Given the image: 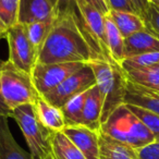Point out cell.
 <instances>
[{"instance_id": "6", "label": "cell", "mask_w": 159, "mask_h": 159, "mask_svg": "<svg viewBox=\"0 0 159 159\" xmlns=\"http://www.w3.org/2000/svg\"><path fill=\"white\" fill-rule=\"evenodd\" d=\"M9 46V59L14 66L31 74L37 63L38 52L27 35L26 26L20 23L8 29L6 35Z\"/></svg>"}, {"instance_id": "33", "label": "cell", "mask_w": 159, "mask_h": 159, "mask_svg": "<svg viewBox=\"0 0 159 159\" xmlns=\"http://www.w3.org/2000/svg\"><path fill=\"white\" fill-rule=\"evenodd\" d=\"M11 112H12V110L7 106L5 99H3L2 93H1V85H0V116L10 118L11 117Z\"/></svg>"}, {"instance_id": "13", "label": "cell", "mask_w": 159, "mask_h": 159, "mask_svg": "<svg viewBox=\"0 0 159 159\" xmlns=\"http://www.w3.org/2000/svg\"><path fill=\"white\" fill-rule=\"evenodd\" d=\"M124 104L146 109L159 116V94L133 84L129 81L126 82Z\"/></svg>"}, {"instance_id": "17", "label": "cell", "mask_w": 159, "mask_h": 159, "mask_svg": "<svg viewBox=\"0 0 159 159\" xmlns=\"http://www.w3.org/2000/svg\"><path fill=\"white\" fill-rule=\"evenodd\" d=\"M100 159H137L134 148L111 139L99 131Z\"/></svg>"}, {"instance_id": "38", "label": "cell", "mask_w": 159, "mask_h": 159, "mask_svg": "<svg viewBox=\"0 0 159 159\" xmlns=\"http://www.w3.org/2000/svg\"><path fill=\"white\" fill-rule=\"evenodd\" d=\"M0 10H1V0H0Z\"/></svg>"}, {"instance_id": "29", "label": "cell", "mask_w": 159, "mask_h": 159, "mask_svg": "<svg viewBox=\"0 0 159 159\" xmlns=\"http://www.w3.org/2000/svg\"><path fill=\"white\" fill-rule=\"evenodd\" d=\"M137 159H159V142H154L135 149Z\"/></svg>"}, {"instance_id": "27", "label": "cell", "mask_w": 159, "mask_h": 159, "mask_svg": "<svg viewBox=\"0 0 159 159\" xmlns=\"http://www.w3.org/2000/svg\"><path fill=\"white\" fill-rule=\"evenodd\" d=\"M145 26L152 34L159 38V7L150 3L145 16L143 18Z\"/></svg>"}, {"instance_id": "31", "label": "cell", "mask_w": 159, "mask_h": 159, "mask_svg": "<svg viewBox=\"0 0 159 159\" xmlns=\"http://www.w3.org/2000/svg\"><path fill=\"white\" fill-rule=\"evenodd\" d=\"M130 2L134 8L136 14H139L143 19L147 12L148 8H149V0H130Z\"/></svg>"}, {"instance_id": "8", "label": "cell", "mask_w": 159, "mask_h": 159, "mask_svg": "<svg viewBox=\"0 0 159 159\" xmlns=\"http://www.w3.org/2000/svg\"><path fill=\"white\" fill-rule=\"evenodd\" d=\"M87 63L84 62H60V63H36L32 71V81L40 96H44L61 84L73 73Z\"/></svg>"}, {"instance_id": "4", "label": "cell", "mask_w": 159, "mask_h": 159, "mask_svg": "<svg viewBox=\"0 0 159 159\" xmlns=\"http://www.w3.org/2000/svg\"><path fill=\"white\" fill-rule=\"evenodd\" d=\"M16 120L23 133L30 154L34 159H51L53 132L45 128L35 113L34 105H23L12 110L11 117Z\"/></svg>"}, {"instance_id": "32", "label": "cell", "mask_w": 159, "mask_h": 159, "mask_svg": "<svg viewBox=\"0 0 159 159\" xmlns=\"http://www.w3.org/2000/svg\"><path fill=\"white\" fill-rule=\"evenodd\" d=\"M85 1L89 2L92 7H94L96 10H98V11L102 14H104V16L108 14L109 11H110L106 0H85Z\"/></svg>"}, {"instance_id": "26", "label": "cell", "mask_w": 159, "mask_h": 159, "mask_svg": "<svg viewBox=\"0 0 159 159\" xmlns=\"http://www.w3.org/2000/svg\"><path fill=\"white\" fill-rule=\"evenodd\" d=\"M20 0H1L0 20L7 29L18 23Z\"/></svg>"}, {"instance_id": "7", "label": "cell", "mask_w": 159, "mask_h": 159, "mask_svg": "<svg viewBox=\"0 0 159 159\" xmlns=\"http://www.w3.org/2000/svg\"><path fill=\"white\" fill-rule=\"evenodd\" d=\"M94 85H96V77L93 69L87 63L43 97L51 105L61 108L70 99L89 91Z\"/></svg>"}, {"instance_id": "20", "label": "cell", "mask_w": 159, "mask_h": 159, "mask_svg": "<svg viewBox=\"0 0 159 159\" xmlns=\"http://www.w3.org/2000/svg\"><path fill=\"white\" fill-rule=\"evenodd\" d=\"M125 77L133 84L159 94V64L150 68L125 72Z\"/></svg>"}, {"instance_id": "35", "label": "cell", "mask_w": 159, "mask_h": 159, "mask_svg": "<svg viewBox=\"0 0 159 159\" xmlns=\"http://www.w3.org/2000/svg\"><path fill=\"white\" fill-rule=\"evenodd\" d=\"M149 2L150 3H154V5H159V0H149Z\"/></svg>"}, {"instance_id": "2", "label": "cell", "mask_w": 159, "mask_h": 159, "mask_svg": "<svg viewBox=\"0 0 159 159\" xmlns=\"http://www.w3.org/2000/svg\"><path fill=\"white\" fill-rule=\"evenodd\" d=\"M96 77V85L102 94V124L121 105L124 104L126 91L125 72L120 64L107 60H92L89 62Z\"/></svg>"}, {"instance_id": "39", "label": "cell", "mask_w": 159, "mask_h": 159, "mask_svg": "<svg viewBox=\"0 0 159 159\" xmlns=\"http://www.w3.org/2000/svg\"><path fill=\"white\" fill-rule=\"evenodd\" d=\"M156 6H157V5H156ZM158 6H159V5H158Z\"/></svg>"}, {"instance_id": "37", "label": "cell", "mask_w": 159, "mask_h": 159, "mask_svg": "<svg viewBox=\"0 0 159 159\" xmlns=\"http://www.w3.org/2000/svg\"><path fill=\"white\" fill-rule=\"evenodd\" d=\"M51 159H61V158H59V157H57L55 154H52V157H51Z\"/></svg>"}, {"instance_id": "14", "label": "cell", "mask_w": 159, "mask_h": 159, "mask_svg": "<svg viewBox=\"0 0 159 159\" xmlns=\"http://www.w3.org/2000/svg\"><path fill=\"white\" fill-rule=\"evenodd\" d=\"M0 159H34L14 139L8 118L0 116Z\"/></svg>"}, {"instance_id": "28", "label": "cell", "mask_w": 159, "mask_h": 159, "mask_svg": "<svg viewBox=\"0 0 159 159\" xmlns=\"http://www.w3.org/2000/svg\"><path fill=\"white\" fill-rule=\"evenodd\" d=\"M50 2L52 3L53 8H55L57 18L60 16H63V14L79 12L74 0H50Z\"/></svg>"}, {"instance_id": "21", "label": "cell", "mask_w": 159, "mask_h": 159, "mask_svg": "<svg viewBox=\"0 0 159 159\" xmlns=\"http://www.w3.org/2000/svg\"><path fill=\"white\" fill-rule=\"evenodd\" d=\"M87 92L89 91L73 97L60 108L63 115L66 125H83V110Z\"/></svg>"}, {"instance_id": "19", "label": "cell", "mask_w": 159, "mask_h": 159, "mask_svg": "<svg viewBox=\"0 0 159 159\" xmlns=\"http://www.w3.org/2000/svg\"><path fill=\"white\" fill-rule=\"evenodd\" d=\"M109 16H111L112 21L117 25L118 30L124 38L146 29L143 19L134 12L110 10Z\"/></svg>"}, {"instance_id": "16", "label": "cell", "mask_w": 159, "mask_h": 159, "mask_svg": "<svg viewBox=\"0 0 159 159\" xmlns=\"http://www.w3.org/2000/svg\"><path fill=\"white\" fill-rule=\"evenodd\" d=\"M34 109L40 123L51 132H60L66 126L61 109L51 105L43 96L36 99Z\"/></svg>"}, {"instance_id": "25", "label": "cell", "mask_w": 159, "mask_h": 159, "mask_svg": "<svg viewBox=\"0 0 159 159\" xmlns=\"http://www.w3.org/2000/svg\"><path fill=\"white\" fill-rule=\"evenodd\" d=\"M126 106L150 131V133L155 137V142H159V116L133 105H126Z\"/></svg>"}, {"instance_id": "18", "label": "cell", "mask_w": 159, "mask_h": 159, "mask_svg": "<svg viewBox=\"0 0 159 159\" xmlns=\"http://www.w3.org/2000/svg\"><path fill=\"white\" fill-rule=\"evenodd\" d=\"M105 33L109 55L116 63L120 64L124 59V37L121 35L109 13L105 16Z\"/></svg>"}, {"instance_id": "22", "label": "cell", "mask_w": 159, "mask_h": 159, "mask_svg": "<svg viewBox=\"0 0 159 159\" xmlns=\"http://www.w3.org/2000/svg\"><path fill=\"white\" fill-rule=\"evenodd\" d=\"M51 146L53 154L61 159H86L79 148L62 133V131L53 132Z\"/></svg>"}, {"instance_id": "1", "label": "cell", "mask_w": 159, "mask_h": 159, "mask_svg": "<svg viewBox=\"0 0 159 159\" xmlns=\"http://www.w3.org/2000/svg\"><path fill=\"white\" fill-rule=\"evenodd\" d=\"M106 60L87 32L80 12L60 16L38 53L37 63Z\"/></svg>"}, {"instance_id": "34", "label": "cell", "mask_w": 159, "mask_h": 159, "mask_svg": "<svg viewBox=\"0 0 159 159\" xmlns=\"http://www.w3.org/2000/svg\"><path fill=\"white\" fill-rule=\"evenodd\" d=\"M7 31H8V29L5 26V24L1 22V20H0V39H1V38H6Z\"/></svg>"}, {"instance_id": "3", "label": "cell", "mask_w": 159, "mask_h": 159, "mask_svg": "<svg viewBox=\"0 0 159 159\" xmlns=\"http://www.w3.org/2000/svg\"><path fill=\"white\" fill-rule=\"evenodd\" d=\"M100 132L134 149L155 142L154 135L125 104L109 116L100 126Z\"/></svg>"}, {"instance_id": "12", "label": "cell", "mask_w": 159, "mask_h": 159, "mask_svg": "<svg viewBox=\"0 0 159 159\" xmlns=\"http://www.w3.org/2000/svg\"><path fill=\"white\" fill-rule=\"evenodd\" d=\"M150 52H159V38L147 29L124 38V58Z\"/></svg>"}, {"instance_id": "30", "label": "cell", "mask_w": 159, "mask_h": 159, "mask_svg": "<svg viewBox=\"0 0 159 159\" xmlns=\"http://www.w3.org/2000/svg\"><path fill=\"white\" fill-rule=\"evenodd\" d=\"M110 10H116V11H125V12H134L136 13L131 5L130 0H106Z\"/></svg>"}, {"instance_id": "5", "label": "cell", "mask_w": 159, "mask_h": 159, "mask_svg": "<svg viewBox=\"0 0 159 159\" xmlns=\"http://www.w3.org/2000/svg\"><path fill=\"white\" fill-rule=\"evenodd\" d=\"M0 85L3 99L11 110L23 105H34L40 96L34 86L32 75L8 60L0 70Z\"/></svg>"}, {"instance_id": "36", "label": "cell", "mask_w": 159, "mask_h": 159, "mask_svg": "<svg viewBox=\"0 0 159 159\" xmlns=\"http://www.w3.org/2000/svg\"><path fill=\"white\" fill-rule=\"evenodd\" d=\"M5 63H6V61H3V60H1L0 59V70L2 69V66H5Z\"/></svg>"}, {"instance_id": "10", "label": "cell", "mask_w": 159, "mask_h": 159, "mask_svg": "<svg viewBox=\"0 0 159 159\" xmlns=\"http://www.w3.org/2000/svg\"><path fill=\"white\" fill-rule=\"evenodd\" d=\"M62 133L86 159H100L99 131H94L85 125H66Z\"/></svg>"}, {"instance_id": "15", "label": "cell", "mask_w": 159, "mask_h": 159, "mask_svg": "<svg viewBox=\"0 0 159 159\" xmlns=\"http://www.w3.org/2000/svg\"><path fill=\"white\" fill-rule=\"evenodd\" d=\"M102 94L97 85H94L87 92L86 99L83 110V125L94 131H100L102 115Z\"/></svg>"}, {"instance_id": "11", "label": "cell", "mask_w": 159, "mask_h": 159, "mask_svg": "<svg viewBox=\"0 0 159 159\" xmlns=\"http://www.w3.org/2000/svg\"><path fill=\"white\" fill-rule=\"evenodd\" d=\"M57 13L50 0H20L18 23L29 25L35 22L56 20Z\"/></svg>"}, {"instance_id": "9", "label": "cell", "mask_w": 159, "mask_h": 159, "mask_svg": "<svg viewBox=\"0 0 159 159\" xmlns=\"http://www.w3.org/2000/svg\"><path fill=\"white\" fill-rule=\"evenodd\" d=\"M74 1L85 27L97 48L107 61L115 62L109 55L108 46H107L106 33H105V16L94 7H92L85 0H74Z\"/></svg>"}, {"instance_id": "23", "label": "cell", "mask_w": 159, "mask_h": 159, "mask_svg": "<svg viewBox=\"0 0 159 159\" xmlns=\"http://www.w3.org/2000/svg\"><path fill=\"white\" fill-rule=\"evenodd\" d=\"M55 22L56 20H49L25 25L30 40H31L32 45L37 50L38 53H39L40 49L44 46L48 35L50 34L51 30H52L53 25H55Z\"/></svg>"}, {"instance_id": "24", "label": "cell", "mask_w": 159, "mask_h": 159, "mask_svg": "<svg viewBox=\"0 0 159 159\" xmlns=\"http://www.w3.org/2000/svg\"><path fill=\"white\" fill-rule=\"evenodd\" d=\"M159 64V52L143 53V55L133 56V57L124 58L120 63V66L124 72H130L139 69L150 68V66Z\"/></svg>"}, {"instance_id": "40", "label": "cell", "mask_w": 159, "mask_h": 159, "mask_svg": "<svg viewBox=\"0 0 159 159\" xmlns=\"http://www.w3.org/2000/svg\"><path fill=\"white\" fill-rule=\"evenodd\" d=\"M158 7H159V6H158Z\"/></svg>"}]
</instances>
